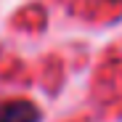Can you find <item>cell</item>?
<instances>
[{"label": "cell", "mask_w": 122, "mask_h": 122, "mask_svg": "<svg viewBox=\"0 0 122 122\" xmlns=\"http://www.w3.org/2000/svg\"><path fill=\"white\" fill-rule=\"evenodd\" d=\"M0 122H40V109L27 98H8L0 104Z\"/></svg>", "instance_id": "6da1fadb"}]
</instances>
